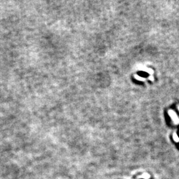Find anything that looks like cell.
I'll use <instances>...</instances> for the list:
<instances>
[{
	"instance_id": "6da1fadb",
	"label": "cell",
	"mask_w": 179,
	"mask_h": 179,
	"mask_svg": "<svg viewBox=\"0 0 179 179\" xmlns=\"http://www.w3.org/2000/svg\"><path fill=\"white\" fill-rule=\"evenodd\" d=\"M168 113L169 114V115L170 116L171 119L172 120V121L174 122V123L176 124H179V118L178 117L176 113L173 110H169L168 111Z\"/></svg>"
},
{
	"instance_id": "7a4b0ae2",
	"label": "cell",
	"mask_w": 179,
	"mask_h": 179,
	"mask_svg": "<svg viewBox=\"0 0 179 179\" xmlns=\"http://www.w3.org/2000/svg\"><path fill=\"white\" fill-rule=\"evenodd\" d=\"M135 78L137 80H139V81H145V78L141 77V76H138V75H135Z\"/></svg>"
},
{
	"instance_id": "3957f363",
	"label": "cell",
	"mask_w": 179,
	"mask_h": 179,
	"mask_svg": "<svg viewBox=\"0 0 179 179\" xmlns=\"http://www.w3.org/2000/svg\"><path fill=\"white\" fill-rule=\"evenodd\" d=\"M173 137H174V140L175 141H176V142H178V141H179L178 137V135H176V133H174Z\"/></svg>"
},
{
	"instance_id": "277c9868",
	"label": "cell",
	"mask_w": 179,
	"mask_h": 179,
	"mask_svg": "<svg viewBox=\"0 0 179 179\" xmlns=\"http://www.w3.org/2000/svg\"><path fill=\"white\" fill-rule=\"evenodd\" d=\"M147 72H149V74H152L153 73V70H152V69H151V68H148L147 70Z\"/></svg>"
},
{
	"instance_id": "5b68a950",
	"label": "cell",
	"mask_w": 179,
	"mask_h": 179,
	"mask_svg": "<svg viewBox=\"0 0 179 179\" xmlns=\"http://www.w3.org/2000/svg\"><path fill=\"white\" fill-rule=\"evenodd\" d=\"M149 79L150 80H151V81H153V80H154L153 76H149Z\"/></svg>"
},
{
	"instance_id": "8992f818",
	"label": "cell",
	"mask_w": 179,
	"mask_h": 179,
	"mask_svg": "<svg viewBox=\"0 0 179 179\" xmlns=\"http://www.w3.org/2000/svg\"><path fill=\"white\" fill-rule=\"evenodd\" d=\"M178 111H179V105L178 106Z\"/></svg>"
}]
</instances>
